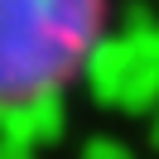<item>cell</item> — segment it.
I'll return each mask as SVG.
<instances>
[{
	"instance_id": "1",
	"label": "cell",
	"mask_w": 159,
	"mask_h": 159,
	"mask_svg": "<svg viewBox=\"0 0 159 159\" xmlns=\"http://www.w3.org/2000/svg\"><path fill=\"white\" fill-rule=\"evenodd\" d=\"M111 0H0V116L58 106L97 58Z\"/></svg>"
}]
</instances>
